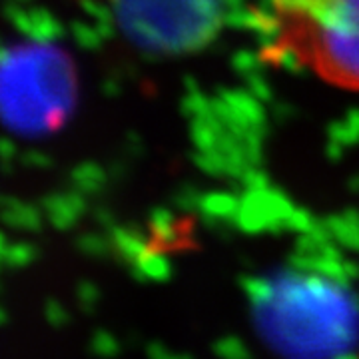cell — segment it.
Wrapping results in <instances>:
<instances>
[{
	"instance_id": "cell-1",
	"label": "cell",
	"mask_w": 359,
	"mask_h": 359,
	"mask_svg": "<svg viewBox=\"0 0 359 359\" xmlns=\"http://www.w3.org/2000/svg\"><path fill=\"white\" fill-rule=\"evenodd\" d=\"M252 320L282 359H341L359 344L353 292L318 269L283 268L250 287Z\"/></svg>"
},
{
	"instance_id": "cell-3",
	"label": "cell",
	"mask_w": 359,
	"mask_h": 359,
	"mask_svg": "<svg viewBox=\"0 0 359 359\" xmlns=\"http://www.w3.org/2000/svg\"><path fill=\"white\" fill-rule=\"evenodd\" d=\"M226 0H116L120 25L146 50L202 48L224 20Z\"/></svg>"
},
{
	"instance_id": "cell-4",
	"label": "cell",
	"mask_w": 359,
	"mask_h": 359,
	"mask_svg": "<svg viewBox=\"0 0 359 359\" xmlns=\"http://www.w3.org/2000/svg\"><path fill=\"white\" fill-rule=\"evenodd\" d=\"M74 102V72L62 54L32 50L0 72V106L32 126L60 122Z\"/></svg>"
},
{
	"instance_id": "cell-2",
	"label": "cell",
	"mask_w": 359,
	"mask_h": 359,
	"mask_svg": "<svg viewBox=\"0 0 359 359\" xmlns=\"http://www.w3.org/2000/svg\"><path fill=\"white\" fill-rule=\"evenodd\" d=\"M276 48L321 80L359 90V0H269Z\"/></svg>"
}]
</instances>
